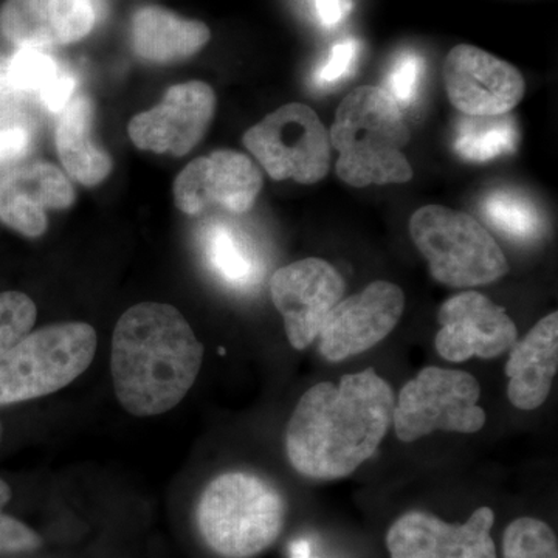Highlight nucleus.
Masks as SVG:
<instances>
[{"mask_svg": "<svg viewBox=\"0 0 558 558\" xmlns=\"http://www.w3.org/2000/svg\"><path fill=\"white\" fill-rule=\"evenodd\" d=\"M396 396L373 368L322 381L301 396L286 433L292 468L312 480H340L368 461L392 425Z\"/></svg>", "mask_w": 558, "mask_h": 558, "instance_id": "f257e3e1", "label": "nucleus"}, {"mask_svg": "<svg viewBox=\"0 0 558 558\" xmlns=\"http://www.w3.org/2000/svg\"><path fill=\"white\" fill-rule=\"evenodd\" d=\"M202 360L204 347L179 310L135 304L113 330L110 371L117 398L134 416L167 413L193 388Z\"/></svg>", "mask_w": 558, "mask_h": 558, "instance_id": "f03ea898", "label": "nucleus"}, {"mask_svg": "<svg viewBox=\"0 0 558 558\" xmlns=\"http://www.w3.org/2000/svg\"><path fill=\"white\" fill-rule=\"evenodd\" d=\"M410 137L403 110L387 92L357 87L341 101L329 131L340 154L337 174L355 189L410 182L413 170L403 154Z\"/></svg>", "mask_w": 558, "mask_h": 558, "instance_id": "7ed1b4c3", "label": "nucleus"}, {"mask_svg": "<svg viewBox=\"0 0 558 558\" xmlns=\"http://www.w3.org/2000/svg\"><path fill=\"white\" fill-rule=\"evenodd\" d=\"M284 515L277 488L244 472L213 480L197 506L202 538L223 558L258 556L281 534Z\"/></svg>", "mask_w": 558, "mask_h": 558, "instance_id": "20e7f679", "label": "nucleus"}, {"mask_svg": "<svg viewBox=\"0 0 558 558\" xmlns=\"http://www.w3.org/2000/svg\"><path fill=\"white\" fill-rule=\"evenodd\" d=\"M410 234L432 277L450 288L490 284L509 271L497 241L468 213L440 205L418 208Z\"/></svg>", "mask_w": 558, "mask_h": 558, "instance_id": "39448f33", "label": "nucleus"}, {"mask_svg": "<svg viewBox=\"0 0 558 558\" xmlns=\"http://www.w3.org/2000/svg\"><path fill=\"white\" fill-rule=\"evenodd\" d=\"M97 352V332L72 322L27 333L0 355V405L53 395L78 379Z\"/></svg>", "mask_w": 558, "mask_h": 558, "instance_id": "423d86ee", "label": "nucleus"}, {"mask_svg": "<svg viewBox=\"0 0 558 558\" xmlns=\"http://www.w3.org/2000/svg\"><path fill=\"white\" fill-rule=\"evenodd\" d=\"M480 398L472 374L428 366L400 389L392 413L396 435L403 442H416L435 432H480L487 421Z\"/></svg>", "mask_w": 558, "mask_h": 558, "instance_id": "0eeeda50", "label": "nucleus"}, {"mask_svg": "<svg viewBox=\"0 0 558 558\" xmlns=\"http://www.w3.org/2000/svg\"><path fill=\"white\" fill-rule=\"evenodd\" d=\"M242 142L274 180L311 185L328 174L329 132L310 106L290 102L274 110Z\"/></svg>", "mask_w": 558, "mask_h": 558, "instance_id": "6e6552de", "label": "nucleus"}, {"mask_svg": "<svg viewBox=\"0 0 558 558\" xmlns=\"http://www.w3.org/2000/svg\"><path fill=\"white\" fill-rule=\"evenodd\" d=\"M403 307L402 289L388 281L371 282L362 292L340 300L318 332L323 357L341 362L369 351L395 330Z\"/></svg>", "mask_w": 558, "mask_h": 558, "instance_id": "1a4fd4ad", "label": "nucleus"}, {"mask_svg": "<svg viewBox=\"0 0 558 558\" xmlns=\"http://www.w3.org/2000/svg\"><path fill=\"white\" fill-rule=\"evenodd\" d=\"M344 293V279L328 260H296L275 271L270 295L293 348H310L323 322Z\"/></svg>", "mask_w": 558, "mask_h": 558, "instance_id": "9d476101", "label": "nucleus"}, {"mask_svg": "<svg viewBox=\"0 0 558 558\" xmlns=\"http://www.w3.org/2000/svg\"><path fill=\"white\" fill-rule=\"evenodd\" d=\"M215 112V90L190 81L170 87L156 108L137 113L128 132L138 149L182 157L199 145Z\"/></svg>", "mask_w": 558, "mask_h": 558, "instance_id": "9b49d317", "label": "nucleus"}, {"mask_svg": "<svg viewBox=\"0 0 558 558\" xmlns=\"http://www.w3.org/2000/svg\"><path fill=\"white\" fill-rule=\"evenodd\" d=\"M263 174L255 163L236 150H215L186 165L174 180V202L180 211L196 216L218 205L242 215L258 199Z\"/></svg>", "mask_w": 558, "mask_h": 558, "instance_id": "f8f14e48", "label": "nucleus"}, {"mask_svg": "<svg viewBox=\"0 0 558 558\" xmlns=\"http://www.w3.org/2000/svg\"><path fill=\"white\" fill-rule=\"evenodd\" d=\"M444 83L451 105L464 116L509 113L526 92L519 69L469 44L447 54Z\"/></svg>", "mask_w": 558, "mask_h": 558, "instance_id": "ddd939ff", "label": "nucleus"}, {"mask_svg": "<svg viewBox=\"0 0 558 558\" xmlns=\"http://www.w3.org/2000/svg\"><path fill=\"white\" fill-rule=\"evenodd\" d=\"M495 513L480 508L465 523L451 524L433 513L411 510L391 524L387 548L391 558H498L492 526Z\"/></svg>", "mask_w": 558, "mask_h": 558, "instance_id": "4468645a", "label": "nucleus"}, {"mask_svg": "<svg viewBox=\"0 0 558 558\" xmlns=\"http://www.w3.org/2000/svg\"><path fill=\"white\" fill-rule=\"evenodd\" d=\"M436 351L449 362L495 359L519 340L513 319L478 292L451 296L440 306Z\"/></svg>", "mask_w": 558, "mask_h": 558, "instance_id": "2eb2a0df", "label": "nucleus"}, {"mask_svg": "<svg viewBox=\"0 0 558 558\" xmlns=\"http://www.w3.org/2000/svg\"><path fill=\"white\" fill-rule=\"evenodd\" d=\"M90 0H5L0 33L17 49H49L86 38L95 27Z\"/></svg>", "mask_w": 558, "mask_h": 558, "instance_id": "dca6fc26", "label": "nucleus"}, {"mask_svg": "<svg viewBox=\"0 0 558 558\" xmlns=\"http://www.w3.org/2000/svg\"><path fill=\"white\" fill-rule=\"evenodd\" d=\"M73 202L72 183L47 161L22 165L0 178V220L25 238L43 236L49 227L47 211Z\"/></svg>", "mask_w": 558, "mask_h": 558, "instance_id": "f3484780", "label": "nucleus"}, {"mask_svg": "<svg viewBox=\"0 0 558 558\" xmlns=\"http://www.w3.org/2000/svg\"><path fill=\"white\" fill-rule=\"evenodd\" d=\"M558 368V314L539 319L523 340L510 348L506 374L515 409L537 410L549 398Z\"/></svg>", "mask_w": 558, "mask_h": 558, "instance_id": "a211bd4d", "label": "nucleus"}, {"mask_svg": "<svg viewBox=\"0 0 558 558\" xmlns=\"http://www.w3.org/2000/svg\"><path fill=\"white\" fill-rule=\"evenodd\" d=\"M211 39L204 22L186 20L159 5L142 7L132 14L131 44L140 60L175 64L189 60Z\"/></svg>", "mask_w": 558, "mask_h": 558, "instance_id": "6ab92c4d", "label": "nucleus"}, {"mask_svg": "<svg viewBox=\"0 0 558 558\" xmlns=\"http://www.w3.org/2000/svg\"><path fill=\"white\" fill-rule=\"evenodd\" d=\"M94 102L86 95H78L62 109L58 121V156L62 167L84 186H97L112 172V159L94 142Z\"/></svg>", "mask_w": 558, "mask_h": 558, "instance_id": "aec40b11", "label": "nucleus"}, {"mask_svg": "<svg viewBox=\"0 0 558 558\" xmlns=\"http://www.w3.org/2000/svg\"><path fill=\"white\" fill-rule=\"evenodd\" d=\"M9 81L14 89L38 95L50 112L61 113L75 92L76 81L54 58L39 49H20L10 62Z\"/></svg>", "mask_w": 558, "mask_h": 558, "instance_id": "412c9836", "label": "nucleus"}, {"mask_svg": "<svg viewBox=\"0 0 558 558\" xmlns=\"http://www.w3.org/2000/svg\"><path fill=\"white\" fill-rule=\"evenodd\" d=\"M517 121L502 116H464L454 126L453 149L462 160L484 163L515 153Z\"/></svg>", "mask_w": 558, "mask_h": 558, "instance_id": "4be33fe9", "label": "nucleus"}, {"mask_svg": "<svg viewBox=\"0 0 558 558\" xmlns=\"http://www.w3.org/2000/svg\"><path fill=\"white\" fill-rule=\"evenodd\" d=\"M204 250L209 267L231 288L255 284L260 275L259 260L247 238L222 220L209 223L204 231Z\"/></svg>", "mask_w": 558, "mask_h": 558, "instance_id": "5701e85b", "label": "nucleus"}, {"mask_svg": "<svg viewBox=\"0 0 558 558\" xmlns=\"http://www.w3.org/2000/svg\"><path fill=\"white\" fill-rule=\"evenodd\" d=\"M484 218L492 227L515 241L538 238L543 220L534 202L515 190L490 191L481 205Z\"/></svg>", "mask_w": 558, "mask_h": 558, "instance_id": "b1692460", "label": "nucleus"}, {"mask_svg": "<svg viewBox=\"0 0 558 558\" xmlns=\"http://www.w3.org/2000/svg\"><path fill=\"white\" fill-rule=\"evenodd\" d=\"M502 558H558V543L553 529L538 519L521 517L506 527Z\"/></svg>", "mask_w": 558, "mask_h": 558, "instance_id": "393cba45", "label": "nucleus"}, {"mask_svg": "<svg viewBox=\"0 0 558 558\" xmlns=\"http://www.w3.org/2000/svg\"><path fill=\"white\" fill-rule=\"evenodd\" d=\"M36 317L38 310L31 296L21 292L0 293V355L31 333Z\"/></svg>", "mask_w": 558, "mask_h": 558, "instance_id": "a878e982", "label": "nucleus"}, {"mask_svg": "<svg viewBox=\"0 0 558 558\" xmlns=\"http://www.w3.org/2000/svg\"><path fill=\"white\" fill-rule=\"evenodd\" d=\"M424 75V60L414 51H403L392 61L381 89L387 92L400 109H409L418 98Z\"/></svg>", "mask_w": 558, "mask_h": 558, "instance_id": "bb28decb", "label": "nucleus"}, {"mask_svg": "<svg viewBox=\"0 0 558 558\" xmlns=\"http://www.w3.org/2000/svg\"><path fill=\"white\" fill-rule=\"evenodd\" d=\"M10 498L9 484L0 480V554L28 553V550L38 549L43 543L39 535L20 520L2 512Z\"/></svg>", "mask_w": 558, "mask_h": 558, "instance_id": "cd10ccee", "label": "nucleus"}, {"mask_svg": "<svg viewBox=\"0 0 558 558\" xmlns=\"http://www.w3.org/2000/svg\"><path fill=\"white\" fill-rule=\"evenodd\" d=\"M359 44L354 39L341 40L333 46L328 60L315 70V86L333 87L354 72Z\"/></svg>", "mask_w": 558, "mask_h": 558, "instance_id": "c85d7f7f", "label": "nucleus"}, {"mask_svg": "<svg viewBox=\"0 0 558 558\" xmlns=\"http://www.w3.org/2000/svg\"><path fill=\"white\" fill-rule=\"evenodd\" d=\"M32 132L25 124L0 128V163L20 160L31 150Z\"/></svg>", "mask_w": 558, "mask_h": 558, "instance_id": "c756f323", "label": "nucleus"}, {"mask_svg": "<svg viewBox=\"0 0 558 558\" xmlns=\"http://www.w3.org/2000/svg\"><path fill=\"white\" fill-rule=\"evenodd\" d=\"M318 20L326 27H333L339 24L349 11L348 0H314Z\"/></svg>", "mask_w": 558, "mask_h": 558, "instance_id": "7c9ffc66", "label": "nucleus"}, {"mask_svg": "<svg viewBox=\"0 0 558 558\" xmlns=\"http://www.w3.org/2000/svg\"><path fill=\"white\" fill-rule=\"evenodd\" d=\"M290 558H318L312 554V545L307 538H296L289 546Z\"/></svg>", "mask_w": 558, "mask_h": 558, "instance_id": "2f4dec72", "label": "nucleus"}, {"mask_svg": "<svg viewBox=\"0 0 558 558\" xmlns=\"http://www.w3.org/2000/svg\"><path fill=\"white\" fill-rule=\"evenodd\" d=\"M0 438H2V427H0Z\"/></svg>", "mask_w": 558, "mask_h": 558, "instance_id": "473e14b6", "label": "nucleus"}]
</instances>
